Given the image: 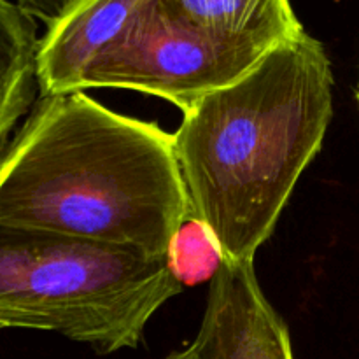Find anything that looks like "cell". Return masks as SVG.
Here are the masks:
<instances>
[{
	"label": "cell",
	"mask_w": 359,
	"mask_h": 359,
	"mask_svg": "<svg viewBox=\"0 0 359 359\" xmlns=\"http://www.w3.org/2000/svg\"><path fill=\"white\" fill-rule=\"evenodd\" d=\"M189 217L174 137L84 91L39 97L0 153V224L167 256Z\"/></svg>",
	"instance_id": "obj_1"
},
{
	"label": "cell",
	"mask_w": 359,
	"mask_h": 359,
	"mask_svg": "<svg viewBox=\"0 0 359 359\" xmlns=\"http://www.w3.org/2000/svg\"><path fill=\"white\" fill-rule=\"evenodd\" d=\"M333 118V72L304 32L182 112L174 137L189 216L226 263H255Z\"/></svg>",
	"instance_id": "obj_2"
},
{
	"label": "cell",
	"mask_w": 359,
	"mask_h": 359,
	"mask_svg": "<svg viewBox=\"0 0 359 359\" xmlns=\"http://www.w3.org/2000/svg\"><path fill=\"white\" fill-rule=\"evenodd\" d=\"M182 290L167 256L0 224V330L53 332L98 354L135 349Z\"/></svg>",
	"instance_id": "obj_3"
},
{
	"label": "cell",
	"mask_w": 359,
	"mask_h": 359,
	"mask_svg": "<svg viewBox=\"0 0 359 359\" xmlns=\"http://www.w3.org/2000/svg\"><path fill=\"white\" fill-rule=\"evenodd\" d=\"M266 53L210 34L168 0H146L118 41L88 70L83 91H142L184 112L244 77Z\"/></svg>",
	"instance_id": "obj_4"
},
{
	"label": "cell",
	"mask_w": 359,
	"mask_h": 359,
	"mask_svg": "<svg viewBox=\"0 0 359 359\" xmlns=\"http://www.w3.org/2000/svg\"><path fill=\"white\" fill-rule=\"evenodd\" d=\"M193 359H294L290 330L263 293L255 263H226L209 283Z\"/></svg>",
	"instance_id": "obj_5"
},
{
	"label": "cell",
	"mask_w": 359,
	"mask_h": 359,
	"mask_svg": "<svg viewBox=\"0 0 359 359\" xmlns=\"http://www.w3.org/2000/svg\"><path fill=\"white\" fill-rule=\"evenodd\" d=\"M146 0H79L46 28L37 51L41 97L83 91L84 77Z\"/></svg>",
	"instance_id": "obj_6"
},
{
	"label": "cell",
	"mask_w": 359,
	"mask_h": 359,
	"mask_svg": "<svg viewBox=\"0 0 359 359\" xmlns=\"http://www.w3.org/2000/svg\"><path fill=\"white\" fill-rule=\"evenodd\" d=\"M37 20L0 0V153L37 102Z\"/></svg>",
	"instance_id": "obj_7"
},
{
	"label": "cell",
	"mask_w": 359,
	"mask_h": 359,
	"mask_svg": "<svg viewBox=\"0 0 359 359\" xmlns=\"http://www.w3.org/2000/svg\"><path fill=\"white\" fill-rule=\"evenodd\" d=\"M210 34L270 51L304 34L291 0H168Z\"/></svg>",
	"instance_id": "obj_8"
},
{
	"label": "cell",
	"mask_w": 359,
	"mask_h": 359,
	"mask_svg": "<svg viewBox=\"0 0 359 359\" xmlns=\"http://www.w3.org/2000/svg\"><path fill=\"white\" fill-rule=\"evenodd\" d=\"M167 258L172 273L182 286L210 283L224 262L210 231L191 216L172 238Z\"/></svg>",
	"instance_id": "obj_9"
},
{
	"label": "cell",
	"mask_w": 359,
	"mask_h": 359,
	"mask_svg": "<svg viewBox=\"0 0 359 359\" xmlns=\"http://www.w3.org/2000/svg\"><path fill=\"white\" fill-rule=\"evenodd\" d=\"M30 16L41 20L46 27L55 23L63 16L74 4L79 0H16Z\"/></svg>",
	"instance_id": "obj_10"
},
{
	"label": "cell",
	"mask_w": 359,
	"mask_h": 359,
	"mask_svg": "<svg viewBox=\"0 0 359 359\" xmlns=\"http://www.w3.org/2000/svg\"><path fill=\"white\" fill-rule=\"evenodd\" d=\"M165 359H193L191 354L188 353V349L184 351H175V353H170Z\"/></svg>",
	"instance_id": "obj_11"
},
{
	"label": "cell",
	"mask_w": 359,
	"mask_h": 359,
	"mask_svg": "<svg viewBox=\"0 0 359 359\" xmlns=\"http://www.w3.org/2000/svg\"><path fill=\"white\" fill-rule=\"evenodd\" d=\"M356 100H358V105H359V81H358V90H356Z\"/></svg>",
	"instance_id": "obj_12"
}]
</instances>
